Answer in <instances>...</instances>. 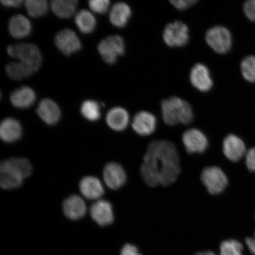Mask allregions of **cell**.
<instances>
[{
    "label": "cell",
    "mask_w": 255,
    "mask_h": 255,
    "mask_svg": "<svg viewBox=\"0 0 255 255\" xmlns=\"http://www.w3.org/2000/svg\"><path fill=\"white\" fill-rule=\"evenodd\" d=\"M180 170L179 155L173 143L155 140L149 143L141 167V177L148 186H169L176 181Z\"/></svg>",
    "instance_id": "obj_1"
},
{
    "label": "cell",
    "mask_w": 255,
    "mask_h": 255,
    "mask_svg": "<svg viewBox=\"0 0 255 255\" xmlns=\"http://www.w3.org/2000/svg\"><path fill=\"white\" fill-rule=\"evenodd\" d=\"M161 112L162 120L169 126L178 124L188 125L194 119V112L191 104L176 96H172L161 101Z\"/></svg>",
    "instance_id": "obj_2"
},
{
    "label": "cell",
    "mask_w": 255,
    "mask_h": 255,
    "mask_svg": "<svg viewBox=\"0 0 255 255\" xmlns=\"http://www.w3.org/2000/svg\"><path fill=\"white\" fill-rule=\"evenodd\" d=\"M205 39L210 49L219 55H225L232 49L231 32L223 25H216L208 28L205 33Z\"/></svg>",
    "instance_id": "obj_3"
},
{
    "label": "cell",
    "mask_w": 255,
    "mask_h": 255,
    "mask_svg": "<svg viewBox=\"0 0 255 255\" xmlns=\"http://www.w3.org/2000/svg\"><path fill=\"white\" fill-rule=\"evenodd\" d=\"M7 52L9 56L18 59L21 63L30 67L36 72L42 63V56L39 48L32 43L9 45L7 48Z\"/></svg>",
    "instance_id": "obj_4"
},
{
    "label": "cell",
    "mask_w": 255,
    "mask_h": 255,
    "mask_svg": "<svg viewBox=\"0 0 255 255\" xmlns=\"http://www.w3.org/2000/svg\"><path fill=\"white\" fill-rule=\"evenodd\" d=\"M162 37L167 46L172 48L183 47L189 43V28L182 21L171 22L165 25Z\"/></svg>",
    "instance_id": "obj_5"
},
{
    "label": "cell",
    "mask_w": 255,
    "mask_h": 255,
    "mask_svg": "<svg viewBox=\"0 0 255 255\" xmlns=\"http://www.w3.org/2000/svg\"><path fill=\"white\" fill-rule=\"evenodd\" d=\"M98 50L105 63L113 65L117 61L118 57L125 53V41L119 35L110 36L99 43Z\"/></svg>",
    "instance_id": "obj_6"
},
{
    "label": "cell",
    "mask_w": 255,
    "mask_h": 255,
    "mask_svg": "<svg viewBox=\"0 0 255 255\" xmlns=\"http://www.w3.org/2000/svg\"><path fill=\"white\" fill-rule=\"evenodd\" d=\"M201 180L208 192L212 195L222 193L228 184V177L224 172L222 169L216 166L204 169L201 174Z\"/></svg>",
    "instance_id": "obj_7"
},
{
    "label": "cell",
    "mask_w": 255,
    "mask_h": 255,
    "mask_svg": "<svg viewBox=\"0 0 255 255\" xmlns=\"http://www.w3.org/2000/svg\"><path fill=\"white\" fill-rule=\"evenodd\" d=\"M189 81L191 86L202 93L209 92L214 86V81L208 67L202 63H197L191 68Z\"/></svg>",
    "instance_id": "obj_8"
},
{
    "label": "cell",
    "mask_w": 255,
    "mask_h": 255,
    "mask_svg": "<svg viewBox=\"0 0 255 255\" xmlns=\"http://www.w3.org/2000/svg\"><path fill=\"white\" fill-rule=\"evenodd\" d=\"M55 43L57 49L66 56L78 52L82 47L81 41L77 34L69 28H65L56 34Z\"/></svg>",
    "instance_id": "obj_9"
},
{
    "label": "cell",
    "mask_w": 255,
    "mask_h": 255,
    "mask_svg": "<svg viewBox=\"0 0 255 255\" xmlns=\"http://www.w3.org/2000/svg\"><path fill=\"white\" fill-rule=\"evenodd\" d=\"M182 141L187 152L190 154H201L206 150L209 145L205 133L197 128L186 130L182 136Z\"/></svg>",
    "instance_id": "obj_10"
},
{
    "label": "cell",
    "mask_w": 255,
    "mask_h": 255,
    "mask_svg": "<svg viewBox=\"0 0 255 255\" xmlns=\"http://www.w3.org/2000/svg\"><path fill=\"white\" fill-rule=\"evenodd\" d=\"M157 125V118L147 111L138 112L133 117L132 127L134 131L141 136H148L154 133Z\"/></svg>",
    "instance_id": "obj_11"
},
{
    "label": "cell",
    "mask_w": 255,
    "mask_h": 255,
    "mask_svg": "<svg viewBox=\"0 0 255 255\" xmlns=\"http://www.w3.org/2000/svg\"><path fill=\"white\" fill-rule=\"evenodd\" d=\"M223 151L226 157L233 162L240 160L247 153L243 140L234 134L225 137L223 142Z\"/></svg>",
    "instance_id": "obj_12"
},
{
    "label": "cell",
    "mask_w": 255,
    "mask_h": 255,
    "mask_svg": "<svg viewBox=\"0 0 255 255\" xmlns=\"http://www.w3.org/2000/svg\"><path fill=\"white\" fill-rule=\"evenodd\" d=\"M104 179L107 186L112 190H117L123 186L127 181V174L121 165L111 162L104 169Z\"/></svg>",
    "instance_id": "obj_13"
},
{
    "label": "cell",
    "mask_w": 255,
    "mask_h": 255,
    "mask_svg": "<svg viewBox=\"0 0 255 255\" xmlns=\"http://www.w3.org/2000/svg\"><path fill=\"white\" fill-rule=\"evenodd\" d=\"M36 113L41 120L49 126L55 125L61 118V111L58 105L49 98L40 101Z\"/></svg>",
    "instance_id": "obj_14"
},
{
    "label": "cell",
    "mask_w": 255,
    "mask_h": 255,
    "mask_svg": "<svg viewBox=\"0 0 255 255\" xmlns=\"http://www.w3.org/2000/svg\"><path fill=\"white\" fill-rule=\"evenodd\" d=\"M23 175L5 160L0 166V184L3 189H15L20 186L24 180Z\"/></svg>",
    "instance_id": "obj_15"
},
{
    "label": "cell",
    "mask_w": 255,
    "mask_h": 255,
    "mask_svg": "<svg viewBox=\"0 0 255 255\" xmlns=\"http://www.w3.org/2000/svg\"><path fill=\"white\" fill-rule=\"evenodd\" d=\"M92 218L99 226H106L114 221L113 206L107 200L97 201L91 208Z\"/></svg>",
    "instance_id": "obj_16"
},
{
    "label": "cell",
    "mask_w": 255,
    "mask_h": 255,
    "mask_svg": "<svg viewBox=\"0 0 255 255\" xmlns=\"http://www.w3.org/2000/svg\"><path fill=\"white\" fill-rule=\"evenodd\" d=\"M9 99L14 107L19 109H27L34 104L36 95L33 89L24 86L12 92Z\"/></svg>",
    "instance_id": "obj_17"
},
{
    "label": "cell",
    "mask_w": 255,
    "mask_h": 255,
    "mask_svg": "<svg viewBox=\"0 0 255 255\" xmlns=\"http://www.w3.org/2000/svg\"><path fill=\"white\" fill-rule=\"evenodd\" d=\"M132 15L130 6L124 2H118L112 7L110 14V20L114 26L124 28L128 23Z\"/></svg>",
    "instance_id": "obj_18"
},
{
    "label": "cell",
    "mask_w": 255,
    "mask_h": 255,
    "mask_svg": "<svg viewBox=\"0 0 255 255\" xmlns=\"http://www.w3.org/2000/svg\"><path fill=\"white\" fill-rule=\"evenodd\" d=\"M79 189L82 195L90 200L100 199L104 193L103 184L98 178L94 176L83 178L80 182Z\"/></svg>",
    "instance_id": "obj_19"
},
{
    "label": "cell",
    "mask_w": 255,
    "mask_h": 255,
    "mask_svg": "<svg viewBox=\"0 0 255 255\" xmlns=\"http://www.w3.org/2000/svg\"><path fill=\"white\" fill-rule=\"evenodd\" d=\"M63 209L67 218L76 221L85 216L87 206L81 197L73 195L64 201Z\"/></svg>",
    "instance_id": "obj_20"
},
{
    "label": "cell",
    "mask_w": 255,
    "mask_h": 255,
    "mask_svg": "<svg viewBox=\"0 0 255 255\" xmlns=\"http://www.w3.org/2000/svg\"><path fill=\"white\" fill-rule=\"evenodd\" d=\"M107 123L110 128L116 131H123L129 122V115L125 108L115 107L108 112Z\"/></svg>",
    "instance_id": "obj_21"
},
{
    "label": "cell",
    "mask_w": 255,
    "mask_h": 255,
    "mask_svg": "<svg viewBox=\"0 0 255 255\" xmlns=\"http://www.w3.org/2000/svg\"><path fill=\"white\" fill-rule=\"evenodd\" d=\"M31 30L32 26L30 20L23 15H15L9 21V33L15 39H23L29 36Z\"/></svg>",
    "instance_id": "obj_22"
},
{
    "label": "cell",
    "mask_w": 255,
    "mask_h": 255,
    "mask_svg": "<svg viewBox=\"0 0 255 255\" xmlns=\"http://www.w3.org/2000/svg\"><path fill=\"white\" fill-rule=\"evenodd\" d=\"M22 135V127L17 120L7 118L0 126V136L3 141L8 143L17 141Z\"/></svg>",
    "instance_id": "obj_23"
},
{
    "label": "cell",
    "mask_w": 255,
    "mask_h": 255,
    "mask_svg": "<svg viewBox=\"0 0 255 255\" xmlns=\"http://www.w3.org/2000/svg\"><path fill=\"white\" fill-rule=\"evenodd\" d=\"M78 4L76 0H53L51 7L57 17L66 19L75 14Z\"/></svg>",
    "instance_id": "obj_24"
},
{
    "label": "cell",
    "mask_w": 255,
    "mask_h": 255,
    "mask_svg": "<svg viewBox=\"0 0 255 255\" xmlns=\"http://www.w3.org/2000/svg\"><path fill=\"white\" fill-rule=\"evenodd\" d=\"M75 21L79 31L84 34L92 33L97 25L94 15L86 9H82L76 14Z\"/></svg>",
    "instance_id": "obj_25"
},
{
    "label": "cell",
    "mask_w": 255,
    "mask_h": 255,
    "mask_svg": "<svg viewBox=\"0 0 255 255\" xmlns=\"http://www.w3.org/2000/svg\"><path fill=\"white\" fill-rule=\"evenodd\" d=\"M5 72L9 78L14 81H20L34 74L36 72L30 67L20 62L8 64L5 67Z\"/></svg>",
    "instance_id": "obj_26"
},
{
    "label": "cell",
    "mask_w": 255,
    "mask_h": 255,
    "mask_svg": "<svg viewBox=\"0 0 255 255\" xmlns=\"http://www.w3.org/2000/svg\"><path fill=\"white\" fill-rule=\"evenodd\" d=\"M81 113L85 119L95 122L101 119L100 104L94 100L85 101L81 105Z\"/></svg>",
    "instance_id": "obj_27"
},
{
    "label": "cell",
    "mask_w": 255,
    "mask_h": 255,
    "mask_svg": "<svg viewBox=\"0 0 255 255\" xmlns=\"http://www.w3.org/2000/svg\"><path fill=\"white\" fill-rule=\"evenodd\" d=\"M25 6L28 14L34 18L42 17L49 9L46 0H27L25 1Z\"/></svg>",
    "instance_id": "obj_28"
},
{
    "label": "cell",
    "mask_w": 255,
    "mask_h": 255,
    "mask_svg": "<svg viewBox=\"0 0 255 255\" xmlns=\"http://www.w3.org/2000/svg\"><path fill=\"white\" fill-rule=\"evenodd\" d=\"M241 70L242 76L246 81L255 82V56L245 57L242 60Z\"/></svg>",
    "instance_id": "obj_29"
},
{
    "label": "cell",
    "mask_w": 255,
    "mask_h": 255,
    "mask_svg": "<svg viewBox=\"0 0 255 255\" xmlns=\"http://www.w3.org/2000/svg\"><path fill=\"white\" fill-rule=\"evenodd\" d=\"M9 164L17 170L24 178L30 176L32 172V165L27 159L24 158H12L7 159Z\"/></svg>",
    "instance_id": "obj_30"
},
{
    "label": "cell",
    "mask_w": 255,
    "mask_h": 255,
    "mask_svg": "<svg viewBox=\"0 0 255 255\" xmlns=\"http://www.w3.org/2000/svg\"><path fill=\"white\" fill-rule=\"evenodd\" d=\"M242 251V245L234 239L223 242L220 247L221 255H243Z\"/></svg>",
    "instance_id": "obj_31"
},
{
    "label": "cell",
    "mask_w": 255,
    "mask_h": 255,
    "mask_svg": "<svg viewBox=\"0 0 255 255\" xmlns=\"http://www.w3.org/2000/svg\"><path fill=\"white\" fill-rule=\"evenodd\" d=\"M110 0H91L89 1V7L98 14L106 13L110 5Z\"/></svg>",
    "instance_id": "obj_32"
},
{
    "label": "cell",
    "mask_w": 255,
    "mask_h": 255,
    "mask_svg": "<svg viewBox=\"0 0 255 255\" xmlns=\"http://www.w3.org/2000/svg\"><path fill=\"white\" fill-rule=\"evenodd\" d=\"M197 2V0H171L170 1L171 5L179 11L187 10Z\"/></svg>",
    "instance_id": "obj_33"
},
{
    "label": "cell",
    "mask_w": 255,
    "mask_h": 255,
    "mask_svg": "<svg viewBox=\"0 0 255 255\" xmlns=\"http://www.w3.org/2000/svg\"><path fill=\"white\" fill-rule=\"evenodd\" d=\"M245 15L250 20L255 21V0H248L244 4Z\"/></svg>",
    "instance_id": "obj_34"
},
{
    "label": "cell",
    "mask_w": 255,
    "mask_h": 255,
    "mask_svg": "<svg viewBox=\"0 0 255 255\" xmlns=\"http://www.w3.org/2000/svg\"><path fill=\"white\" fill-rule=\"evenodd\" d=\"M245 162L248 170L255 173V147L252 148L247 152Z\"/></svg>",
    "instance_id": "obj_35"
},
{
    "label": "cell",
    "mask_w": 255,
    "mask_h": 255,
    "mask_svg": "<svg viewBox=\"0 0 255 255\" xmlns=\"http://www.w3.org/2000/svg\"><path fill=\"white\" fill-rule=\"evenodd\" d=\"M120 255H142L139 253L138 249L134 245L126 244L121 251Z\"/></svg>",
    "instance_id": "obj_36"
},
{
    "label": "cell",
    "mask_w": 255,
    "mask_h": 255,
    "mask_svg": "<svg viewBox=\"0 0 255 255\" xmlns=\"http://www.w3.org/2000/svg\"><path fill=\"white\" fill-rule=\"evenodd\" d=\"M23 0H2L1 4L7 7L18 8L23 3Z\"/></svg>",
    "instance_id": "obj_37"
},
{
    "label": "cell",
    "mask_w": 255,
    "mask_h": 255,
    "mask_svg": "<svg viewBox=\"0 0 255 255\" xmlns=\"http://www.w3.org/2000/svg\"><path fill=\"white\" fill-rule=\"evenodd\" d=\"M246 244L251 253L255 255V232L254 238H248Z\"/></svg>",
    "instance_id": "obj_38"
},
{
    "label": "cell",
    "mask_w": 255,
    "mask_h": 255,
    "mask_svg": "<svg viewBox=\"0 0 255 255\" xmlns=\"http://www.w3.org/2000/svg\"><path fill=\"white\" fill-rule=\"evenodd\" d=\"M196 255H216L214 253H212V252L210 251H206V252H202V253H199L197 254Z\"/></svg>",
    "instance_id": "obj_39"
}]
</instances>
